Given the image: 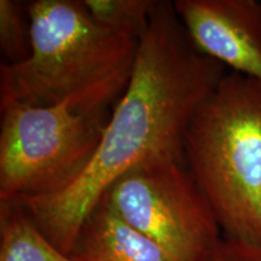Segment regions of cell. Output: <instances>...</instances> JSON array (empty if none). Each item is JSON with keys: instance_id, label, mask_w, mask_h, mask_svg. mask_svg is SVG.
<instances>
[{"instance_id": "1", "label": "cell", "mask_w": 261, "mask_h": 261, "mask_svg": "<svg viewBox=\"0 0 261 261\" xmlns=\"http://www.w3.org/2000/svg\"><path fill=\"white\" fill-rule=\"evenodd\" d=\"M225 68L196 50L173 2L159 0L128 85L89 167L60 194L12 203L22 205L41 232L69 255L86 218L117 179L148 163H185V130L226 74Z\"/></svg>"}, {"instance_id": "2", "label": "cell", "mask_w": 261, "mask_h": 261, "mask_svg": "<svg viewBox=\"0 0 261 261\" xmlns=\"http://www.w3.org/2000/svg\"><path fill=\"white\" fill-rule=\"evenodd\" d=\"M32 51L18 64L0 65V107H50L67 100L108 109L125 92L139 41L104 28L84 0L27 4Z\"/></svg>"}, {"instance_id": "3", "label": "cell", "mask_w": 261, "mask_h": 261, "mask_svg": "<svg viewBox=\"0 0 261 261\" xmlns=\"http://www.w3.org/2000/svg\"><path fill=\"white\" fill-rule=\"evenodd\" d=\"M185 165L224 236L261 246V83L226 73L192 115Z\"/></svg>"}, {"instance_id": "4", "label": "cell", "mask_w": 261, "mask_h": 261, "mask_svg": "<svg viewBox=\"0 0 261 261\" xmlns=\"http://www.w3.org/2000/svg\"><path fill=\"white\" fill-rule=\"evenodd\" d=\"M0 203L67 190L96 154L107 109L67 102L50 107H0Z\"/></svg>"}, {"instance_id": "5", "label": "cell", "mask_w": 261, "mask_h": 261, "mask_svg": "<svg viewBox=\"0 0 261 261\" xmlns=\"http://www.w3.org/2000/svg\"><path fill=\"white\" fill-rule=\"evenodd\" d=\"M104 196L169 261H202L223 237L213 208L184 162L133 168Z\"/></svg>"}, {"instance_id": "6", "label": "cell", "mask_w": 261, "mask_h": 261, "mask_svg": "<svg viewBox=\"0 0 261 261\" xmlns=\"http://www.w3.org/2000/svg\"><path fill=\"white\" fill-rule=\"evenodd\" d=\"M196 50L261 83V3L255 0H174Z\"/></svg>"}, {"instance_id": "7", "label": "cell", "mask_w": 261, "mask_h": 261, "mask_svg": "<svg viewBox=\"0 0 261 261\" xmlns=\"http://www.w3.org/2000/svg\"><path fill=\"white\" fill-rule=\"evenodd\" d=\"M69 256L74 261H169L152 241L116 213L106 196L85 220Z\"/></svg>"}, {"instance_id": "8", "label": "cell", "mask_w": 261, "mask_h": 261, "mask_svg": "<svg viewBox=\"0 0 261 261\" xmlns=\"http://www.w3.org/2000/svg\"><path fill=\"white\" fill-rule=\"evenodd\" d=\"M0 261H74L17 203H0Z\"/></svg>"}, {"instance_id": "9", "label": "cell", "mask_w": 261, "mask_h": 261, "mask_svg": "<svg viewBox=\"0 0 261 261\" xmlns=\"http://www.w3.org/2000/svg\"><path fill=\"white\" fill-rule=\"evenodd\" d=\"M159 0H84L92 17L104 28L140 41L148 32Z\"/></svg>"}, {"instance_id": "10", "label": "cell", "mask_w": 261, "mask_h": 261, "mask_svg": "<svg viewBox=\"0 0 261 261\" xmlns=\"http://www.w3.org/2000/svg\"><path fill=\"white\" fill-rule=\"evenodd\" d=\"M0 50L6 64H18L32 51L31 21L27 4L18 0H0Z\"/></svg>"}, {"instance_id": "11", "label": "cell", "mask_w": 261, "mask_h": 261, "mask_svg": "<svg viewBox=\"0 0 261 261\" xmlns=\"http://www.w3.org/2000/svg\"><path fill=\"white\" fill-rule=\"evenodd\" d=\"M202 261H261V246L223 234Z\"/></svg>"}]
</instances>
